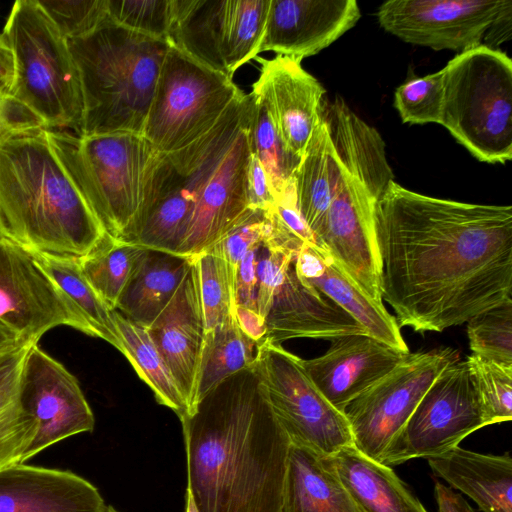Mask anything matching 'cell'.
<instances>
[{"label":"cell","instance_id":"cell-1","mask_svg":"<svg viewBox=\"0 0 512 512\" xmlns=\"http://www.w3.org/2000/svg\"><path fill=\"white\" fill-rule=\"evenodd\" d=\"M382 301L399 327L441 332L512 300V207L423 195L392 180L375 207Z\"/></svg>","mask_w":512,"mask_h":512},{"label":"cell","instance_id":"cell-2","mask_svg":"<svg viewBox=\"0 0 512 512\" xmlns=\"http://www.w3.org/2000/svg\"><path fill=\"white\" fill-rule=\"evenodd\" d=\"M179 419L187 487L199 512H282L291 442L257 363L217 384Z\"/></svg>","mask_w":512,"mask_h":512},{"label":"cell","instance_id":"cell-3","mask_svg":"<svg viewBox=\"0 0 512 512\" xmlns=\"http://www.w3.org/2000/svg\"><path fill=\"white\" fill-rule=\"evenodd\" d=\"M0 221L28 249L82 258L108 235L37 128L0 144Z\"/></svg>","mask_w":512,"mask_h":512},{"label":"cell","instance_id":"cell-4","mask_svg":"<svg viewBox=\"0 0 512 512\" xmlns=\"http://www.w3.org/2000/svg\"><path fill=\"white\" fill-rule=\"evenodd\" d=\"M66 41L83 95L74 134L142 135L169 41L129 30L109 16L89 34Z\"/></svg>","mask_w":512,"mask_h":512},{"label":"cell","instance_id":"cell-5","mask_svg":"<svg viewBox=\"0 0 512 512\" xmlns=\"http://www.w3.org/2000/svg\"><path fill=\"white\" fill-rule=\"evenodd\" d=\"M330 136L344 175L314 236L350 278L374 300L383 302L375 207L394 180L385 143L375 130L360 125L338 127Z\"/></svg>","mask_w":512,"mask_h":512},{"label":"cell","instance_id":"cell-6","mask_svg":"<svg viewBox=\"0 0 512 512\" xmlns=\"http://www.w3.org/2000/svg\"><path fill=\"white\" fill-rule=\"evenodd\" d=\"M51 146L73 184L112 238L129 241L157 152L140 134L81 136L49 130Z\"/></svg>","mask_w":512,"mask_h":512},{"label":"cell","instance_id":"cell-7","mask_svg":"<svg viewBox=\"0 0 512 512\" xmlns=\"http://www.w3.org/2000/svg\"><path fill=\"white\" fill-rule=\"evenodd\" d=\"M14 65L7 93L49 130L77 132L83 95L77 66L66 39L38 0H18L1 34Z\"/></svg>","mask_w":512,"mask_h":512},{"label":"cell","instance_id":"cell-8","mask_svg":"<svg viewBox=\"0 0 512 512\" xmlns=\"http://www.w3.org/2000/svg\"><path fill=\"white\" fill-rule=\"evenodd\" d=\"M252 107V95L242 92L208 133L180 150L157 154L136 222L144 240L166 249L185 240L207 180L249 120Z\"/></svg>","mask_w":512,"mask_h":512},{"label":"cell","instance_id":"cell-9","mask_svg":"<svg viewBox=\"0 0 512 512\" xmlns=\"http://www.w3.org/2000/svg\"><path fill=\"white\" fill-rule=\"evenodd\" d=\"M440 124L475 158L512 159V61L485 45L457 54L444 68Z\"/></svg>","mask_w":512,"mask_h":512},{"label":"cell","instance_id":"cell-10","mask_svg":"<svg viewBox=\"0 0 512 512\" xmlns=\"http://www.w3.org/2000/svg\"><path fill=\"white\" fill-rule=\"evenodd\" d=\"M241 93L231 77L170 45L142 136L159 153L180 150L208 133Z\"/></svg>","mask_w":512,"mask_h":512},{"label":"cell","instance_id":"cell-11","mask_svg":"<svg viewBox=\"0 0 512 512\" xmlns=\"http://www.w3.org/2000/svg\"><path fill=\"white\" fill-rule=\"evenodd\" d=\"M257 366L271 409L292 444L325 456L353 445L344 413L316 388L301 358L263 342Z\"/></svg>","mask_w":512,"mask_h":512},{"label":"cell","instance_id":"cell-12","mask_svg":"<svg viewBox=\"0 0 512 512\" xmlns=\"http://www.w3.org/2000/svg\"><path fill=\"white\" fill-rule=\"evenodd\" d=\"M270 0H176L169 43L201 64L233 78L255 59Z\"/></svg>","mask_w":512,"mask_h":512},{"label":"cell","instance_id":"cell-13","mask_svg":"<svg viewBox=\"0 0 512 512\" xmlns=\"http://www.w3.org/2000/svg\"><path fill=\"white\" fill-rule=\"evenodd\" d=\"M459 360V352L452 347L409 353L344 409L353 446L380 462L431 384L446 367Z\"/></svg>","mask_w":512,"mask_h":512},{"label":"cell","instance_id":"cell-14","mask_svg":"<svg viewBox=\"0 0 512 512\" xmlns=\"http://www.w3.org/2000/svg\"><path fill=\"white\" fill-rule=\"evenodd\" d=\"M484 426L487 425L467 362L459 360L446 367L431 384L383 452L380 463L392 466L442 455Z\"/></svg>","mask_w":512,"mask_h":512},{"label":"cell","instance_id":"cell-15","mask_svg":"<svg viewBox=\"0 0 512 512\" xmlns=\"http://www.w3.org/2000/svg\"><path fill=\"white\" fill-rule=\"evenodd\" d=\"M0 324L26 344L58 326L94 330L44 269L36 252L0 236Z\"/></svg>","mask_w":512,"mask_h":512},{"label":"cell","instance_id":"cell-16","mask_svg":"<svg viewBox=\"0 0 512 512\" xmlns=\"http://www.w3.org/2000/svg\"><path fill=\"white\" fill-rule=\"evenodd\" d=\"M511 0H389L376 13L379 25L404 42L458 54L483 45Z\"/></svg>","mask_w":512,"mask_h":512},{"label":"cell","instance_id":"cell-17","mask_svg":"<svg viewBox=\"0 0 512 512\" xmlns=\"http://www.w3.org/2000/svg\"><path fill=\"white\" fill-rule=\"evenodd\" d=\"M18 404L37 422L23 463L61 440L94 429V415L79 381L38 344L26 353Z\"/></svg>","mask_w":512,"mask_h":512},{"label":"cell","instance_id":"cell-18","mask_svg":"<svg viewBox=\"0 0 512 512\" xmlns=\"http://www.w3.org/2000/svg\"><path fill=\"white\" fill-rule=\"evenodd\" d=\"M360 17L355 0H270L259 52L301 62L330 46Z\"/></svg>","mask_w":512,"mask_h":512},{"label":"cell","instance_id":"cell-19","mask_svg":"<svg viewBox=\"0 0 512 512\" xmlns=\"http://www.w3.org/2000/svg\"><path fill=\"white\" fill-rule=\"evenodd\" d=\"M255 60L261 67L251 94L265 104L287 150L300 159L320 120L326 90L299 61L280 55Z\"/></svg>","mask_w":512,"mask_h":512},{"label":"cell","instance_id":"cell-20","mask_svg":"<svg viewBox=\"0 0 512 512\" xmlns=\"http://www.w3.org/2000/svg\"><path fill=\"white\" fill-rule=\"evenodd\" d=\"M410 352L395 349L367 334L330 340L327 351L302 366L321 394L340 412L380 380Z\"/></svg>","mask_w":512,"mask_h":512},{"label":"cell","instance_id":"cell-21","mask_svg":"<svg viewBox=\"0 0 512 512\" xmlns=\"http://www.w3.org/2000/svg\"><path fill=\"white\" fill-rule=\"evenodd\" d=\"M250 119L251 115L207 180L178 255L193 257L209 248L249 209Z\"/></svg>","mask_w":512,"mask_h":512},{"label":"cell","instance_id":"cell-22","mask_svg":"<svg viewBox=\"0 0 512 512\" xmlns=\"http://www.w3.org/2000/svg\"><path fill=\"white\" fill-rule=\"evenodd\" d=\"M188 406L196 405L205 324L193 264L169 304L147 328Z\"/></svg>","mask_w":512,"mask_h":512},{"label":"cell","instance_id":"cell-23","mask_svg":"<svg viewBox=\"0 0 512 512\" xmlns=\"http://www.w3.org/2000/svg\"><path fill=\"white\" fill-rule=\"evenodd\" d=\"M265 326L262 343L276 345L294 338L331 340L345 335L367 334L365 328L336 302L298 277L294 260L273 296Z\"/></svg>","mask_w":512,"mask_h":512},{"label":"cell","instance_id":"cell-24","mask_svg":"<svg viewBox=\"0 0 512 512\" xmlns=\"http://www.w3.org/2000/svg\"><path fill=\"white\" fill-rule=\"evenodd\" d=\"M98 489L67 470L20 463L0 471V512H105Z\"/></svg>","mask_w":512,"mask_h":512},{"label":"cell","instance_id":"cell-25","mask_svg":"<svg viewBox=\"0 0 512 512\" xmlns=\"http://www.w3.org/2000/svg\"><path fill=\"white\" fill-rule=\"evenodd\" d=\"M294 267L304 283L336 302L365 328L369 336L395 349L410 352L396 318L383 302L367 294L324 248L319 245L302 247L294 258Z\"/></svg>","mask_w":512,"mask_h":512},{"label":"cell","instance_id":"cell-26","mask_svg":"<svg viewBox=\"0 0 512 512\" xmlns=\"http://www.w3.org/2000/svg\"><path fill=\"white\" fill-rule=\"evenodd\" d=\"M434 474L470 497L482 512H512V459L460 448L432 458Z\"/></svg>","mask_w":512,"mask_h":512},{"label":"cell","instance_id":"cell-27","mask_svg":"<svg viewBox=\"0 0 512 512\" xmlns=\"http://www.w3.org/2000/svg\"><path fill=\"white\" fill-rule=\"evenodd\" d=\"M282 512H363L342 483L331 456L290 445Z\"/></svg>","mask_w":512,"mask_h":512},{"label":"cell","instance_id":"cell-28","mask_svg":"<svg viewBox=\"0 0 512 512\" xmlns=\"http://www.w3.org/2000/svg\"><path fill=\"white\" fill-rule=\"evenodd\" d=\"M191 265L192 257L146 248L115 310L148 328L169 304Z\"/></svg>","mask_w":512,"mask_h":512},{"label":"cell","instance_id":"cell-29","mask_svg":"<svg viewBox=\"0 0 512 512\" xmlns=\"http://www.w3.org/2000/svg\"><path fill=\"white\" fill-rule=\"evenodd\" d=\"M338 475L363 512H427L390 466L353 445L331 456Z\"/></svg>","mask_w":512,"mask_h":512},{"label":"cell","instance_id":"cell-30","mask_svg":"<svg viewBox=\"0 0 512 512\" xmlns=\"http://www.w3.org/2000/svg\"><path fill=\"white\" fill-rule=\"evenodd\" d=\"M344 175V165L321 116L295 170L297 209L313 232L330 206Z\"/></svg>","mask_w":512,"mask_h":512},{"label":"cell","instance_id":"cell-31","mask_svg":"<svg viewBox=\"0 0 512 512\" xmlns=\"http://www.w3.org/2000/svg\"><path fill=\"white\" fill-rule=\"evenodd\" d=\"M260 349L261 344L243 332L234 312L220 325L207 331L198 373L196 403L227 377L255 365Z\"/></svg>","mask_w":512,"mask_h":512},{"label":"cell","instance_id":"cell-32","mask_svg":"<svg viewBox=\"0 0 512 512\" xmlns=\"http://www.w3.org/2000/svg\"><path fill=\"white\" fill-rule=\"evenodd\" d=\"M112 317L122 354L150 387L157 402L173 410L179 418L187 415L189 410L183 395L147 328L126 319L116 310L112 311Z\"/></svg>","mask_w":512,"mask_h":512},{"label":"cell","instance_id":"cell-33","mask_svg":"<svg viewBox=\"0 0 512 512\" xmlns=\"http://www.w3.org/2000/svg\"><path fill=\"white\" fill-rule=\"evenodd\" d=\"M44 269L81 316L101 338L122 353L121 340L112 311L100 299L81 272L78 258L37 253Z\"/></svg>","mask_w":512,"mask_h":512},{"label":"cell","instance_id":"cell-34","mask_svg":"<svg viewBox=\"0 0 512 512\" xmlns=\"http://www.w3.org/2000/svg\"><path fill=\"white\" fill-rule=\"evenodd\" d=\"M146 248L109 235L89 254L78 258L85 279L111 310Z\"/></svg>","mask_w":512,"mask_h":512},{"label":"cell","instance_id":"cell-35","mask_svg":"<svg viewBox=\"0 0 512 512\" xmlns=\"http://www.w3.org/2000/svg\"><path fill=\"white\" fill-rule=\"evenodd\" d=\"M251 95L253 108L249 125L250 150L265 169L277 199L293 182L300 159L287 150L265 104Z\"/></svg>","mask_w":512,"mask_h":512},{"label":"cell","instance_id":"cell-36","mask_svg":"<svg viewBox=\"0 0 512 512\" xmlns=\"http://www.w3.org/2000/svg\"><path fill=\"white\" fill-rule=\"evenodd\" d=\"M197 273L206 332L220 325L232 312L234 300L227 265L220 250L212 245L192 257Z\"/></svg>","mask_w":512,"mask_h":512},{"label":"cell","instance_id":"cell-37","mask_svg":"<svg viewBox=\"0 0 512 512\" xmlns=\"http://www.w3.org/2000/svg\"><path fill=\"white\" fill-rule=\"evenodd\" d=\"M466 323L472 354L512 368V300L485 310Z\"/></svg>","mask_w":512,"mask_h":512},{"label":"cell","instance_id":"cell-38","mask_svg":"<svg viewBox=\"0 0 512 512\" xmlns=\"http://www.w3.org/2000/svg\"><path fill=\"white\" fill-rule=\"evenodd\" d=\"M486 425L512 419V368L471 354L466 359Z\"/></svg>","mask_w":512,"mask_h":512},{"label":"cell","instance_id":"cell-39","mask_svg":"<svg viewBox=\"0 0 512 512\" xmlns=\"http://www.w3.org/2000/svg\"><path fill=\"white\" fill-rule=\"evenodd\" d=\"M443 70L408 79L394 94V107L402 122L427 124L441 122L443 107Z\"/></svg>","mask_w":512,"mask_h":512},{"label":"cell","instance_id":"cell-40","mask_svg":"<svg viewBox=\"0 0 512 512\" xmlns=\"http://www.w3.org/2000/svg\"><path fill=\"white\" fill-rule=\"evenodd\" d=\"M109 18L129 30L167 40L176 11V0H107Z\"/></svg>","mask_w":512,"mask_h":512},{"label":"cell","instance_id":"cell-41","mask_svg":"<svg viewBox=\"0 0 512 512\" xmlns=\"http://www.w3.org/2000/svg\"><path fill=\"white\" fill-rule=\"evenodd\" d=\"M269 231L270 220L268 212L261 209L249 208L236 223L213 244L220 250L225 259L233 300L241 260L250 249L262 244L267 238Z\"/></svg>","mask_w":512,"mask_h":512},{"label":"cell","instance_id":"cell-42","mask_svg":"<svg viewBox=\"0 0 512 512\" xmlns=\"http://www.w3.org/2000/svg\"><path fill=\"white\" fill-rule=\"evenodd\" d=\"M38 2L65 39L89 34L108 18L107 0Z\"/></svg>","mask_w":512,"mask_h":512},{"label":"cell","instance_id":"cell-43","mask_svg":"<svg viewBox=\"0 0 512 512\" xmlns=\"http://www.w3.org/2000/svg\"><path fill=\"white\" fill-rule=\"evenodd\" d=\"M295 256L292 251L266 240L259 246L256 256V307L262 318H266L273 296Z\"/></svg>","mask_w":512,"mask_h":512},{"label":"cell","instance_id":"cell-44","mask_svg":"<svg viewBox=\"0 0 512 512\" xmlns=\"http://www.w3.org/2000/svg\"><path fill=\"white\" fill-rule=\"evenodd\" d=\"M36 431V420L18 402L0 413V471L23 463Z\"/></svg>","mask_w":512,"mask_h":512},{"label":"cell","instance_id":"cell-45","mask_svg":"<svg viewBox=\"0 0 512 512\" xmlns=\"http://www.w3.org/2000/svg\"><path fill=\"white\" fill-rule=\"evenodd\" d=\"M37 128H45L37 116L7 92L0 93V144L15 134Z\"/></svg>","mask_w":512,"mask_h":512},{"label":"cell","instance_id":"cell-46","mask_svg":"<svg viewBox=\"0 0 512 512\" xmlns=\"http://www.w3.org/2000/svg\"><path fill=\"white\" fill-rule=\"evenodd\" d=\"M32 344H23L0 366V413L18 402L24 359Z\"/></svg>","mask_w":512,"mask_h":512},{"label":"cell","instance_id":"cell-47","mask_svg":"<svg viewBox=\"0 0 512 512\" xmlns=\"http://www.w3.org/2000/svg\"><path fill=\"white\" fill-rule=\"evenodd\" d=\"M247 199L249 208L265 211L276 203L269 177L260 161L252 154L247 169Z\"/></svg>","mask_w":512,"mask_h":512},{"label":"cell","instance_id":"cell-48","mask_svg":"<svg viewBox=\"0 0 512 512\" xmlns=\"http://www.w3.org/2000/svg\"><path fill=\"white\" fill-rule=\"evenodd\" d=\"M259 246L250 249L240 262L235 285V307L240 306L257 311L256 256Z\"/></svg>","mask_w":512,"mask_h":512},{"label":"cell","instance_id":"cell-49","mask_svg":"<svg viewBox=\"0 0 512 512\" xmlns=\"http://www.w3.org/2000/svg\"><path fill=\"white\" fill-rule=\"evenodd\" d=\"M434 496L438 512H477L460 493L440 481H435Z\"/></svg>","mask_w":512,"mask_h":512},{"label":"cell","instance_id":"cell-50","mask_svg":"<svg viewBox=\"0 0 512 512\" xmlns=\"http://www.w3.org/2000/svg\"><path fill=\"white\" fill-rule=\"evenodd\" d=\"M234 314L243 332L258 343H262L265 333V319L256 310L235 307Z\"/></svg>","mask_w":512,"mask_h":512},{"label":"cell","instance_id":"cell-51","mask_svg":"<svg viewBox=\"0 0 512 512\" xmlns=\"http://www.w3.org/2000/svg\"><path fill=\"white\" fill-rule=\"evenodd\" d=\"M14 65L12 53L5 43L3 37L0 38V78L9 82L13 79Z\"/></svg>","mask_w":512,"mask_h":512},{"label":"cell","instance_id":"cell-52","mask_svg":"<svg viewBox=\"0 0 512 512\" xmlns=\"http://www.w3.org/2000/svg\"><path fill=\"white\" fill-rule=\"evenodd\" d=\"M22 344V342L14 333L0 324V355L10 352Z\"/></svg>","mask_w":512,"mask_h":512},{"label":"cell","instance_id":"cell-53","mask_svg":"<svg viewBox=\"0 0 512 512\" xmlns=\"http://www.w3.org/2000/svg\"><path fill=\"white\" fill-rule=\"evenodd\" d=\"M186 512H199L195 504L191 490L186 488Z\"/></svg>","mask_w":512,"mask_h":512},{"label":"cell","instance_id":"cell-54","mask_svg":"<svg viewBox=\"0 0 512 512\" xmlns=\"http://www.w3.org/2000/svg\"><path fill=\"white\" fill-rule=\"evenodd\" d=\"M9 87V82H7L5 79L0 78V93L7 92Z\"/></svg>","mask_w":512,"mask_h":512},{"label":"cell","instance_id":"cell-55","mask_svg":"<svg viewBox=\"0 0 512 512\" xmlns=\"http://www.w3.org/2000/svg\"><path fill=\"white\" fill-rule=\"evenodd\" d=\"M23 345V344H22ZM20 347V346H19ZM17 349V348H16ZM12 350L10 352L4 353L0 355V366L10 357V355L16 350Z\"/></svg>","mask_w":512,"mask_h":512},{"label":"cell","instance_id":"cell-56","mask_svg":"<svg viewBox=\"0 0 512 512\" xmlns=\"http://www.w3.org/2000/svg\"><path fill=\"white\" fill-rule=\"evenodd\" d=\"M105 512H119V511H117V510H116L115 508H113L112 506L108 505V506H107V509H106V511H105Z\"/></svg>","mask_w":512,"mask_h":512},{"label":"cell","instance_id":"cell-57","mask_svg":"<svg viewBox=\"0 0 512 512\" xmlns=\"http://www.w3.org/2000/svg\"><path fill=\"white\" fill-rule=\"evenodd\" d=\"M1 235H4V233H3V228H2V225H1V221H0V236Z\"/></svg>","mask_w":512,"mask_h":512},{"label":"cell","instance_id":"cell-58","mask_svg":"<svg viewBox=\"0 0 512 512\" xmlns=\"http://www.w3.org/2000/svg\"><path fill=\"white\" fill-rule=\"evenodd\" d=\"M2 37V35L0 34V38Z\"/></svg>","mask_w":512,"mask_h":512}]
</instances>
